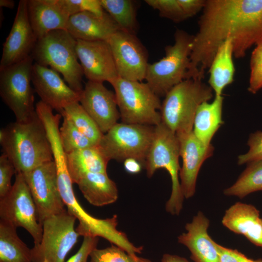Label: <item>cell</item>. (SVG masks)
Instances as JSON below:
<instances>
[{
	"mask_svg": "<svg viewBox=\"0 0 262 262\" xmlns=\"http://www.w3.org/2000/svg\"><path fill=\"white\" fill-rule=\"evenodd\" d=\"M193 36L187 79L202 80L219 46L232 39L233 55L245 56L262 39V0H205Z\"/></svg>",
	"mask_w": 262,
	"mask_h": 262,
	"instance_id": "cell-1",
	"label": "cell"
},
{
	"mask_svg": "<svg viewBox=\"0 0 262 262\" xmlns=\"http://www.w3.org/2000/svg\"><path fill=\"white\" fill-rule=\"evenodd\" d=\"M0 143L16 174L26 173L53 161L46 129L37 113L26 121L10 123L1 129Z\"/></svg>",
	"mask_w": 262,
	"mask_h": 262,
	"instance_id": "cell-2",
	"label": "cell"
},
{
	"mask_svg": "<svg viewBox=\"0 0 262 262\" xmlns=\"http://www.w3.org/2000/svg\"><path fill=\"white\" fill-rule=\"evenodd\" d=\"M76 45L77 40L66 30H55L37 40L31 55L35 63L61 73L71 88L81 93L84 75Z\"/></svg>",
	"mask_w": 262,
	"mask_h": 262,
	"instance_id": "cell-3",
	"label": "cell"
},
{
	"mask_svg": "<svg viewBox=\"0 0 262 262\" xmlns=\"http://www.w3.org/2000/svg\"><path fill=\"white\" fill-rule=\"evenodd\" d=\"M211 87L197 79H186L165 95L160 113L161 122L176 134L193 131L199 106L213 96Z\"/></svg>",
	"mask_w": 262,
	"mask_h": 262,
	"instance_id": "cell-4",
	"label": "cell"
},
{
	"mask_svg": "<svg viewBox=\"0 0 262 262\" xmlns=\"http://www.w3.org/2000/svg\"><path fill=\"white\" fill-rule=\"evenodd\" d=\"M180 146L176 134L162 122L154 126L152 141L146 158L145 166L147 177L151 178L157 169L164 168L170 176L172 191L165 204L166 211L179 215L183 199L180 180Z\"/></svg>",
	"mask_w": 262,
	"mask_h": 262,
	"instance_id": "cell-5",
	"label": "cell"
},
{
	"mask_svg": "<svg viewBox=\"0 0 262 262\" xmlns=\"http://www.w3.org/2000/svg\"><path fill=\"white\" fill-rule=\"evenodd\" d=\"M193 36L178 29L175 42L165 48L164 57L152 64H148L146 83L159 97L165 96L174 86L186 80Z\"/></svg>",
	"mask_w": 262,
	"mask_h": 262,
	"instance_id": "cell-6",
	"label": "cell"
},
{
	"mask_svg": "<svg viewBox=\"0 0 262 262\" xmlns=\"http://www.w3.org/2000/svg\"><path fill=\"white\" fill-rule=\"evenodd\" d=\"M113 87L122 123L155 126L161 123L159 97L147 83L118 77Z\"/></svg>",
	"mask_w": 262,
	"mask_h": 262,
	"instance_id": "cell-7",
	"label": "cell"
},
{
	"mask_svg": "<svg viewBox=\"0 0 262 262\" xmlns=\"http://www.w3.org/2000/svg\"><path fill=\"white\" fill-rule=\"evenodd\" d=\"M33 59L23 60L0 69V96L13 112L16 121L25 122L34 115V90L31 86Z\"/></svg>",
	"mask_w": 262,
	"mask_h": 262,
	"instance_id": "cell-8",
	"label": "cell"
},
{
	"mask_svg": "<svg viewBox=\"0 0 262 262\" xmlns=\"http://www.w3.org/2000/svg\"><path fill=\"white\" fill-rule=\"evenodd\" d=\"M154 132V126L116 123L104 134L98 145L110 160L133 158L145 164Z\"/></svg>",
	"mask_w": 262,
	"mask_h": 262,
	"instance_id": "cell-9",
	"label": "cell"
},
{
	"mask_svg": "<svg viewBox=\"0 0 262 262\" xmlns=\"http://www.w3.org/2000/svg\"><path fill=\"white\" fill-rule=\"evenodd\" d=\"M0 221L16 228L22 227L32 237L34 246L42 239V225L29 188L22 174H16L10 192L0 197Z\"/></svg>",
	"mask_w": 262,
	"mask_h": 262,
	"instance_id": "cell-10",
	"label": "cell"
},
{
	"mask_svg": "<svg viewBox=\"0 0 262 262\" xmlns=\"http://www.w3.org/2000/svg\"><path fill=\"white\" fill-rule=\"evenodd\" d=\"M77 218L66 209L42 223L41 241L32 250L33 262H64L80 236L75 229Z\"/></svg>",
	"mask_w": 262,
	"mask_h": 262,
	"instance_id": "cell-11",
	"label": "cell"
},
{
	"mask_svg": "<svg viewBox=\"0 0 262 262\" xmlns=\"http://www.w3.org/2000/svg\"><path fill=\"white\" fill-rule=\"evenodd\" d=\"M22 175L35 204L42 225L46 218L66 210L58 187L54 161L46 163Z\"/></svg>",
	"mask_w": 262,
	"mask_h": 262,
	"instance_id": "cell-12",
	"label": "cell"
},
{
	"mask_svg": "<svg viewBox=\"0 0 262 262\" xmlns=\"http://www.w3.org/2000/svg\"><path fill=\"white\" fill-rule=\"evenodd\" d=\"M119 77L142 82L145 79L147 54L135 34L118 30L107 40Z\"/></svg>",
	"mask_w": 262,
	"mask_h": 262,
	"instance_id": "cell-13",
	"label": "cell"
},
{
	"mask_svg": "<svg viewBox=\"0 0 262 262\" xmlns=\"http://www.w3.org/2000/svg\"><path fill=\"white\" fill-rule=\"evenodd\" d=\"M76 51L88 81L110 83L119 77L107 41L77 40Z\"/></svg>",
	"mask_w": 262,
	"mask_h": 262,
	"instance_id": "cell-14",
	"label": "cell"
},
{
	"mask_svg": "<svg viewBox=\"0 0 262 262\" xmlns=\"http://www.w3.org/2000/svg\"><path fill=\"white\" fill-rule=\"evenodd\" d=\"M37 40L28 17L27 0H20L12 27L3 44L0 69L30 56Z\"/></svg>",
	"mask_w": 262,
	"mask_h": 262,
	"instance_id": "cell-15",
	"label": "cell"
},
{
	"mask_svg": "<svg viewBox=\"0 0 262 262\" xmlns=\"http://www.w3.org/2000/svg\"><path fill=\"white\" fill-rule=\"evenodd\" d=\"M79 103L103 134L120 118L115 92L103 82L88 81L80 94Z\"/></svg>",
	"mask_w": 262,
	"mask_h": 262,
	"instance_id": "cell-16",
	"label": "cell"
},
{
	"mask_svg": "<svg viewBox=\"0 0 262 262\" xmlns=\"http://www.w3.org/2000/svg\"><path fill=\"white\" fill-rule=\"evenodd\" d=\"M32 83L40 100L60 114L67 106L79 102L81 93L71 88L51 68L34 63Z\"/></svg>",
	"mask_w": 262,
	"mask_h": 262,
	"instance_id": "cell-17",
	"label": "cell"
},
{
	"mask_svg": "<svg viewBox=\"0 0 262 262\" xmlns=\"http://www.w3.org/2000/svg\"><path fill=\"white\" fill-rule=\"evenodd\" d=\"M182 165L180 172L181 190L184 197H192L196 192L197 177L204 162L211 157L214 147L204 145L193 131L176 134Z\"/></svg>",
	"mask_w": 262,
	"mask_h": 262,
	"instance_id": "cell-18",
	"label": "cell"
},
{
	"mask_svg": "<svg viewBox=\"0 0 262 262\" xmlns=\"http://www.w3.org/2000/svg\"><path fill=\"white\" fill-rule=\"evenodd\" d=\"M209 226V219L198 212L186 224V232L178 237V242L189 249L195 262H219L217 243L208 233Z\"/></svg>",
	"mask_w": 262,
	"mask_h": 262,
	"instance_id": "cell-19",
	"label": "cell"
},
{
	"mask_svg": "<svg viewBox=\"0 0 262 262\" xmlns=\"http://www.w3.org/2000/svg\"><path fill=\"white\" fill-rule=\"evenodd\" d=\"M66 30L76 40L107 41L120 29L106 12L98 16L83 12L69 17Z\"/></svg>",
	"mask_w": 262,
	"mask_h": 262,
	"instance_id": "cell-20",
	"label": "cell"
},
{
	"mask_svg": "<svg viewBox=\"0 0 262 262\" xmlns=\"http://www.w3.org/2000/svg\"><path fill=\"white\" fill-rule=\"evenodd\" d=\"M27 11L38 39L51 31L66 30L70 17L59 0H27Z\"/></svg>",
	"mask_w": 262,
	"mask_h": 262,
	"instance_id": "cell-21",
	"label": "cell"
},
{
	"mask_svg": "<svg viewBox=\"0 0 262 262\" xmlns=\"http://www.w3.org/2000/svg\"><path fill=\"white\" fill-rule=\"evenodd\" d=\"M222 223L231 231L244 235L252 244L262 247V218L253 205L235 203L226 211Z\"/></svg>",
	"mask_w": 262,
	"mask_h": 262,
	"instance_id": "cell-22",
	"label": "cell"
},
{
	"mask_svg": "<svg viewBox=\"0 0 262 262\" xmlns=\"http://www.w3.org/2000/svg\"><path fill=\"white\" fill-rule=\"evenodd\" d=\"M84 197L93 206L101 207L115 202L118 197L115 183L107 173H87L74 182Z\"/></svg>",
	"mask_w": 262,
	"mask_h": 262,
	"instance_id": "cell-23",
	"label": "cell"
},
{
	"mask_svg": "<svg viewBox=\"0 0 262 262\" xmlns=\"http://www.w3.org/2000/svg\"><path fill=\"white\" fill-rule=\"evenodd\" d=\"M233 56L232 39L229 38L218 47L209 68L208 82L215 96H222L224 89L233 81Z\"/></svg>",
	"mask_w": 262,
	"mask_h": 262,
	"instance_id": "cell-24",
	"label": "cell"
},
{
	"mask_svg": "<svg viewBox=\"0 0 262 262\" xmlns=\"http://www.w3.org/2000/svg\"><path fill=\"white\" fill-rule=\"evenodd\" d=\"M66 155L68 171L73 183L87 173H107L109 160L98 145Z\"/></svg>",
	"mask_w": 262,
	"mask_h": 262,
	"instance_id": "cell-25",
	"label": "cell"
},
{
	"mask_svg": "<svg viewBox=\"0 0 262 262\" xmlns=\"http://www.w3.org/2000/svg\"><path fill=\"white\" fill-rule=\"evenodd\" d=\"M223 101L222 96H215L212 102H203L196 112L193 131L206 146L211 145L213 137L223 123L222 119Z\"/></svg>",
	"mask_w": 262,
	"mask_h": 262,
	"instance_id": "cell-26",
	"label": "cell"
},
{
	"mask_svg": "<svg viewBox=\"0 0 262 262\" xmlns=\"http://www.w3.org/2000/svg\"><path fill=\"white\" fill-rule=\"evenodd\" d=\"M0 262H33L32 249L19 237L16 228L0 221Z\"/></svg>",
	"mask_w": 262,
	"mask_h": 262,
	"instance_id": "cell-27",
	"label": "cell"
},
{
	"mask_svg": "<svg viewBox=\"0 0 262 262\" xmlns=\"http://www.w3.org/2000/svg\"><path fill=\"white\" fill-rule=\"evenodd\" d=\"M104 10L111 16L120 30L135 34L138 29L136 8L131 0H100Z\"/></svg>",
	"mask_w": 262,
	"mask_h": 262,
	"instance_id": "cell-28",
	"label": "cell"
},
{
	"mask_svg": "<svg viewBox=\"0 0 262 262\" xmlns=\"http://www.w3.org/2000/svg\"><path fill=\"white\" fill-rule=\"evenodd\" d=\"M236 182L224 190V194L242 198L250 193L262 191V160L247 164Z\"/></svg>",
	"mask_w": 262,
	"mask_h": 262,
	"instance_id": "cell-29",
	"label": "cell"
},
{
	"mask_svg": "<svg viewBox=\"0 0 262 262\" xmlns=\"http://www.w3.org/2000/svg\"><path fill=\"white\" fill-rule=\"evenodd\" d=\"M68 118L76 128L94 145H98L104 134L79 102L67 106L60 114Z\"/></svg>",
	"mask_w": 262,
	"mask_h": 262,
	"instance_id": "cell-30",
	"label": "cell"
},
{
	"mask_svg": "<svg viewBox=\"0 0 262 262\" xmlns=\"http://www.w3.org/2000/svg\"><path fill=\"white\" fill-rule=\"evenodd\" d=\"M59 136L62 147L66 154L96 145L65 116H63V123L59 128Z\"/></svg>",
	"mask_w": 262,
	"mask_h": 262,
	"instance_id": "cell-31",
	"label": "cell"
},
{
	"mask_svg": "<svg viewBox=\"0 0 262 262\" xmlns=\"http://www.w3.org/2000/svg\"><path fill=\"white\" fill-rule=\"evenodd\" d=\"M89 257V262H151L149 259L130 254L114 245L103 249L96 248Z\"/></svg>",
	"mask_w": 262,
	"mask_h": 262,
	"instance_id": "cell-32",
	"label": "cell"
},
{
	"mask_svg": "<svg viewBox=\"0 0 262 262\" xmlns=\"http://www.w3.org/2000/svg\"><path fill=\"white\" fill-rule=\"evenodd\" d=\"M149 6L157 10L161 16L174 22H181L188 18L180 0H146Z\"/></svg>",
	"mask_w": 262,
	"mask_h": 262,
	"instance_id": "cell-33",
	"label": "cell"
},
{
	"mask_svg": "<svg viewBox=\"0 0 262 262\" xmlns=\"http://www.w3.org/2000/svg\"><path fill=\"white\" fill-rule=\"evenodd\" d=\"M250 73L248 90L256 94L262 88V39L256 44L250 61Z\"/></svg>",
	"mask_w": 262,
	"mask_h": 262,
	"instance_id": "cell-34",
	"label": "cell"
},
{
	"mask_svg": "<svg viewBox=\"0 0 262 262\" xmlns=\"http://www.w3.org/2000/svg\"><path fill=\"white\" fill-rule=\"evenodd\" d=\"M62 6L69 15L88 12L102 16L105 13L100 0H59Z\"/></svg>",
	"mask_w": 262,
	"mask_h": 262,
	"instance_id": "cell-35",
	"label": "cell"
},
{
	"mask_svg": "<svg viewBox=\"0 0 262 262\" xmlns=\"http://www.w3.org/2000/svg\"><path fill=\"white\" fill-rule=\"evenodd\" d=\"M247 145L249 146L248 152L238 157L239 165L262 160V132L257 131L251 134L249 136Z\"/></svg>",
	"mask_w": 262,
	"mask_h": 262,
	"instance_id": "cell-36",
	"label": "cell"
},
{
	"mask_svg": "<svg viewBox=\"0 0 262 262\" xmlns=\"http://www.w3.org/2000/svg\"><path fill=\"white\" fill-rule=\"evenodd\" d=\"M16 174L15 167L4 153L0 156V197L7 195L11 190L12 185L11 179Z\"/></svg>",
	"mask_w": 262,
	"mask_h": 262,
	"instance_id": "cell-37",
	"label": "cell"
},
{
	"mask_svg": "<svg viewBox=\"0 0 262 262\" xmlns=\"http://www.w3.org/2000/svg\"><path fill=\"white\" fill-rule=\"evenodd\" d=\"M98 237L84 236L82 244L76 254L71 257L66 262H87L91 252L97 248Z\"/></svg>",
	"mask_w": 262,
	"mask_h": 262,
	"instance_id": "cell-38",
	"label": "cell"
},
{
	"mask_svg": "<svg viewBox=\"0 0 262 262\" xmlns=\"http://www.w3.org/2000/svg\"><path fill=\"white\" fill-rule=\"evenodd\" d=\"M219 262H253L236 249L228 248L217 244Z\"/></svg>",
	"mask_w": 262,
	"mask_h": 262,
	"instance_id": "cell-39",
	"label": "cell"
},
{
	"mask_svg": "<svg viewBox=\"0 0 262 262\" xmlns=\"http://www.w3.org/2000/svg\"><path fill=\"white\" fill-rule=\"evenodd\" d=\"M123 162L125 170L130 174H137L141 170V163L134 159L129 158Z\"/></svg>",
	"mask_w": 262,
	"mask_h": 262,
	"instance_id": "cell-40",
	"label": "cell"
},
{
	"mask_svg": "<svg viewBox=\"0 0 262 262\" xmlns=\"http://www.w3.org/2000/svg\"><path fill=\"white\" fill-rule=\"evenodd\" d=\"M161 262H189L185 258L170 254H164L162 258Z\"/></svg>",
	"mask_w": 262,
	"mask_h": 262,
	"instance_id": "cell-41",
	"label": "cell"
},
{
	"mask_svg": "<svg viewBox=\"0 0 262 262\" xmlns=\"http://www.w3.org/2000/svg\"><path fill=\"white\" fill-rule=\"evenodd\" d=\"M15 1L12 0H0V7L13 9L15 7Z\"/></svg>",
	"mask_w": 262,
	"mask_h": 262,
	"instance_id": "cell-42",
	"label": "cell"
},
{
	"mask_svg": "<svg viewBox=\"0 0 262 262\" xmlns=\"http://www.w3.org/2000/svg\"><path fill=\"white\" fill-rule=\"evenodd\" d=\"M253 262H262V259H258L254 260Z\"/></svg>",
	"mask_w": 262,
	"mask_h": 262,
	"instance_id": "cell-43",
	"label": "cell"
},
{
	"mask_svg": "<svg viewBox=\"0 0 262 262\" xmlns=\"http://www.w3.org/2000/svg\"><path fill=\"white\" fill-rule=\"evenodd\" d=\"M43 262H48V261L47 260H45Z\"/></svg>",
	"mask_w": 262,
	"mask_h": 262,
	"instance_id": "cell-44",
	"label": "cell"
}]
</instances>
